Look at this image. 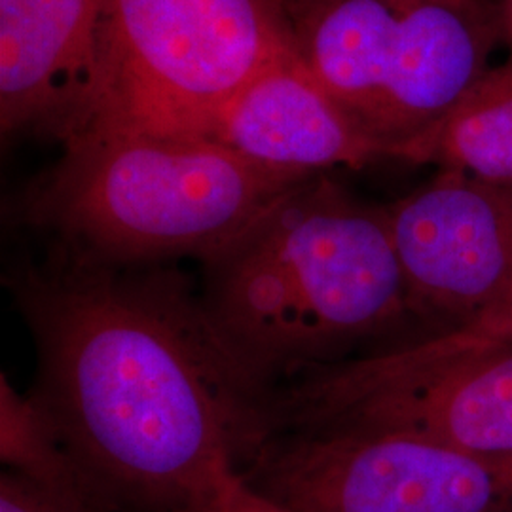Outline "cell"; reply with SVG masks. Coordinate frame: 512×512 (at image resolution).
Returning <instances> with one entry per match:
<instances>
[{
    "label": "cell",
    "mask_w": 512,
    "mask_h": 512,
    "mask_svg": "<svg viewBox=\"0 0 512 512\" xmlns=\"http://www.w3.org/2000/svg\"><path fill=\"white\" fill-rule=\"evenodd\" d=\"M287 10L310 73L384 152L412 71L410 8L387 0H294Z\"/></svg>",
    "instance_id": "9c48e42d"
},
{
    "label": "cell",
    "mask_w": 512,
    "mask_h": 512,
    "mask_svg": "<svg viewBox=\"0 0 512 512\" xmlns=\"http://www.w3.org/2000/svg\"><path fill=\"white\" fill-rule=\"evenodd\" d=\"M0 512H101L52 494L18 473L0 476Z\"/></svg>",
    "instance_id": "4fadbf2b"
},
{
    "label": "cell",
    "mask_w": 512,
    "mask_h": 512,
    "mask_svg": "<svg viewBox=\"0 0 512 512\" xmlns=\"http://www.w3.org/2000/svg\"><path fill=\"white\" fill-rule=\"evenodd\" d=\"M105 0H0L2 135L31 131L63 145L92 97Z\"/></svg>",
    "instance_id": "ba28073f"
},
{
    "label": "cell",
    "mask_w": 512,
    "mask_h": 512,
    "mask_svg": "<svg viewBox=\"0 0 512 512\" xmlns=\"http://www.w3.org/2000/svg\"><path fill=\"white\" fill-rule=\"evenodd\" d=\"M293 48L285 0H105L90 107L76 137L211 141L241 88Z\"/></svg>",
    "instance_id": "277c9868"
},
{
    "label": "cell",
    "mask_w": 512,
    "mask_h": 512,
    "mask_svg": "<svg viewBox=\"0 0 512 512\" xmlns=\"http://www.w3.org/2000/svg\"><path fill=\"white\" fill-rule=\"evenodd\" d=\"M319 173L258 164L209 139L80 135L18 203L50 247L114 268L224 253Z\"/></svg>",
    "instance_id": "3957f363"
},
{
    "label": "cell",
    "mask_w": 512,
    "mask_h": 512,
    "mask_svg": "<svg viewBox=\"0 0 512 512\" xmlns=\"http://www.w3.org/2000/svg\"><path fill=\"white\" fill-rule=\"evenodd\" d=\"M188 512H296L253 490L241 476H234L211 499Z\"/></svg>",
    "instance_id": "5bb4252c"
},
{
    "label": "cell",
    "mask_w": 512,
    "mask_h": 512,
    "mask_svg": "<svg viewBox=\"0 0 512 512\" xmlns=\"http://www.w3.org/2000/svg\"><path fill=\"white\" fill-rule=\"evenodd\" d=\"M467 327H476V329L486 330L490 334L512 338V300L501 310L494 311V313L482 317L480 321H476L473 325H467Z\"/></svg>",
    "instance_id": "9a60e30c"
},
{
    "label": "cell",
    "mask_w": 512,
    "mask_h": 512,
    "mask_svg": "<svg viewBox=\"0 0 512 512\" xmlns=\"http://www.w3.org/2000/svg\"><path fill=\"white\" fill-rule=\"evenodd\" d=\"M203 275L211 327L268 391L414 317L385 207L327 173L275 203Z\"/></svg>",
    "instance_id": "7a4b0ae2"
},
{
    "label": "cell",
    "mask_w": 512,
    "mask_h": 512,
    "mask_svg": "<svg viewBox=\"0 0 512 512\" xmlns=\"http://www.w3.org/2000/svg\"><path fill=\"white\" fill-rule=\"evenodd\" d=\"M266 421L404 431L512 478V338L461 327L311 368L275 385Z\"/></svg>",
    "instance_id": "5b68a950"
},
{
    "label": "cell",
    "mask_w": 512,
    "mask_h": 512,
    "mask_svg": "<svg viewBox=\"0 0 512 512\" xmlns=\"http://www.w3.org/2000/svg\"><path fill=\"white\" fill-rule=\"evenodd\" d=\"M414 317L461 329L512 300V188L458 171L385 207Z\"/></svg>",
    "instance_id": "52a82bcc"
},
{
    "label": "cell",
    "mask_w": 512,
    "mask_h": 512,
    "mask_svg": "<svg viewBox=\"0 0 512 512\" xmlns=\"http://www.w3.org/2000/svg\"><path fill=\"white\" fill-rule=\"evenodd\" d=\"M397 8H410L414 4H421V2H461V0H387Z\"/></svg>",
    "instance_id": "2e32d148"
},
{
    "label": "cell",
    "mask_w": 512,
    "mask_h": 512,
    "mask_svg": "<svg viewBox=\"0 0 512 512\" xmlns=\"http://www.w3.org/2000/svg\"><path fill=\"white\" fill-rule=\"evenodd\" d=\"M239 476L296 512H512V478L503 471L391 429H281Z\"/></svg>",
    "instance_id": "8992f818"
},
{
    "label": "cell",
    "mask_w": 512,
    "mask_h": 512,
    "mask_svg": "<svg viewBox=\"0 0 512 512\" xmlns=\"http://www.w3.org/2000/svg\"><path fill=\"white\" fill-rule=\"evenodd\" d=\"M291 2H294V0H285V4H291Z\"/></svg>",
    "instance_id": "ac0fdd59"
},
{
    "label": "cell",
    "mask_w": 512,
    "mask_h": 512,
    "mask_svg": "<svg viewBox=\"0 0 512 512\" xmlns=\"http://www.w3.org/2000/svg\"><path fill=\"white\" fill-rule=\"evenodd\" d=\"M509 27H511L512 33V0H509Z\"/></svg>",
    "instance_id": "e0dca14e"
},
{
    "label": "cell",
    "mask_w": 512,
    "mask_h": 512,
    "mask_svg": "<svg viewBox=\"0 0 512 512\" xmlns=\"http://www.w3.org/2000/svg\"><path fill=\"white\" fill-rule=\"evenodd\" d=\"M4 285L35 340L29 395L103 511H192L268 437L270 391L224 348L181 272L50 247Z\"/></svg>",
    "instance_id": "6da1fadb"
},
{
    "label": "cell",
    "mask_w": 512,
    "mask_h": 512,
    "mask_svg": "<svg viewBox=\"0 0 512 512\" xmlns=\"http://www.w3.org/2000/svg\"><path fill=\"white\" fill-rule=\"evenodd\" d=\"M211 141L258 164L302 173L361 169L384 158L310 73L296 48L277 55L222 112Z\"/></svg>",
    "instance_id": "30bf717a"
},
{
    "label": "cell",
    "mask_w": 512,
    "mask_h": 512,
    "mask_svg": "<svg viewBox=\"0 0 512 512\" xmlns=\"http://www.w3.org/2000/svg\"><path fill=\"white\" fill-rule=\"evenodd\" d=\"M391 158L512 188V55L488 67L439 122Z\"/></svg>",
    "instance_id": "8fae6325"
},
{
    "label": "cell",
    "mask_w": 512,
    "mask_h": 512,
    "mask_svg": "<svg viewBox=\"0 0 512 512\" xmlns=\"http://www.w3.org/2000/svg\"><path fill=\"white\" fill-rule=\"evenodd\" d=\"M0 456L8 471L59 497L105 512L88 494L33 397L19 395L4 376L0 384Z\"/></svg>",
    "instance_id": "7c38bea8"
}]
</instances>
